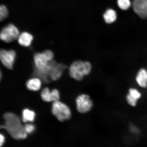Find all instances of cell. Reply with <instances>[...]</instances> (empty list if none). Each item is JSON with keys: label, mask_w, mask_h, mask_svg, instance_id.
Masks as SVG:
<instances>
[{"label": "cell", "mask_w": 147, "mask_h": 147, "mask_svg": "<svg viewBox=\"0 0 147 147\" xmlns=\"http://www.w3.org/2000/svg\"><path fill=\"white\" fill-rule=\"evenodd\" d=\"M3 117L5 123L1 126V128L4 129L14 139L20 140L26 138L27 134L19 117L13 113H7L3 115Z\"/></svg>", "instance_id": "obj_1"}, {"label": "cell", "mask_w": 147, "mask_h": 147, "mask_svg": "<svg viewBox=\"0 0 147 147\" xmlns=\"http://www.w3.org/2000/svg\"><path fill=\"white\" fill-rule=\"evenodd\" d=\"M92 70V65L88 61L80 60L74 62L69 68V76L78 81L83 80L84 77L89 75Z\"/></svg>", "instance_id": "obj_2"}, {"label": "cell", "mask_w": 147, "mask_h": 147, "mask_svg": "<svg viewBox=\"0 0 147 147\" xmlns=\"http://www.w3.org/2000/svg\"><path fill=\"white\" fill-rule=\"evenodd\" d=\"M52 113L57 119L61 122L69 120L71 116V110L69 107L59 100L53 102Z\"/></svg>", "instance_id": "obj_3"}, {"label": "cell", "mask_w": 147, "mask_h": 147, "mask_svg": "<svg viewBox=\"0 0 147 147\" xmlns=\"http://www.w3.org/2000/svg\"><path fill=\"white\" fill-rule=\"evenodd\" d=\"M75 102L77 111L82 114L89 113L94 106L93 102L90 96L86 93L78 95Z\"/></svg>", "instance_id": "obj_4"}, {"label": "cell", "mask_w": 147, "mask_h": 147, "mask_svg": "<svg viewBox=\"0 0 147 147\" xmlns=\"http://www.w3.org/2000/svg\"><path fill=\"white\" fill-rule=\"evenodd\" d=\"M20 34L18 28L13 24L10 23L1 29L0 37L2 41L9 43L18 39Z\"/></svg>", "instance_id": "obj_5"}, {"label": "cell", "mask_w": 147, "mask_h": 147, "mask_svg": "<svg viewBox=\"0 0 147 147\" xmlns=\"http://www.w3.org/2000/svg\"><path fill=\"white\" fill-rule=\"evenodd\" d=\"M16 57V51L13 49H1L0 51V59L1 63L7 69H13Z\"/></svg>", "instance_id": "obj_6"}, {"label": "cell", "mask_w": 147, "mask_h": 147, "mask_svg": "<svg viewBox=\"0 0 147 147\" xmlns=\"http://www.w3.org/2000/svg\"><path fill=\"white\" fill-rule=\"evenodd\" d=\"M51 69L49 74L51 82L59 80L64 71L67 68V66L62 63H58L54 60L51 61Z\"/></svg>", "instance_id": "obj_7"}, {"label": "cell", "mask_w": 147, "mask_h": 147, "mask_svg": "<svg viewBox=\"0 0 147 147\" xmlns=\"http://www.w3.org/2000/svg\"><path fill=\"white\" fill-rule=\"evenodd\" d=\"M132 5L134 12L140 17L147 18V0H133Z\"/></svg>", "instance_id": "obj_8"}, {"label": "cell", "mask_w": 147, "mask_h": 147, "mask_svg": "<svg viewBox=\"0 0 147 147\" xmlns=\"http://www.w3.org/2000/svg\"><path fill=\"white\" fill-rule=\"evenodd\" d=\"M141 96L142 94L138 90L135 88H130L126 95V100L129 105L135 107L137 106L138 101Z\"/></svg>", "instance_id": "obj_9"}, {"label": "cell", "mask_w": 147, "mask_h": 147, "mask_svg": "<svg viewBox=\"0 0 147 147\" xmlns=\"http://www.w3.org/2000/svg\"><path fill=\"white\" fill-rule=\"evenodd\" d=\"M41 95L42 100L46 102H55L60 100L59 93L57 89L51 92L48 88H45L42 91Z\"/></svg>", "instance_id": "obj_10"}, {"label": "cell", "mask_w": 147, "mask_h": 147, "mask_svg": "<svg viewBox=\"0 0 147 147\" xmlns=\"http://www.w3.org/2000/svg\"><path fill=\"white\" fill-rule=\"evenodd\" d=\"M33 39L34 37L32 34L28 32H24L20 34L17 40L20 45L28 47L30 46Z\"/></svg>", "instance_id": "obj_11"}, {"label": "cell", "mask_w": 147, "mask_h": 147, "mask_svg": "<svg viewBox=\"0 0 147 147\" xmlns=\"http://www.w3.org/2000/svg\"><path fill=\"white\" fill-rule=\"evenodd\" d=\"M136 82L140 87L145 89L147 87V70L141 69L138 71L136 77Z\"/></svg>", "instance_id": "obj_12"}, {"label": "cell", "mask_w": 147, "mask_h": 147, "mask_svg": "<svg viewBox=\"0 0 147 147\" xmlns=\"http://www.w3.org/2000/svg\"><path fill=\"white\" fill-rule=\"evenodd\" d=\"M42 81L36 77H34L27 81L26 85L28 89L30 90L36 91L39 90L41 86Z\"/></svg>", "instance_id": "obj_13"}, {"label": "cell", "mask_w": 147, "mask_h": 147, "mask_svg": "<svg viewBox=\"0 0 147 147\" xmlns=\"http://www.w3.org/2000/svg\"><path fill=\"white\" fill-rule=\"evenodd\" d=\"M117 13L115 10L112 9H107L103 15L105 21L106 23L111 24L117 19Z\"/></svg>", "instance_id": "obj_14"}, {"label": "cell", "mask_w": 147, "mask_h": 147, "mask_svg": "<svg viewBox=\"0 0 147 147\" xmlns=\"http://www.w3.org/2000/svg\"><path fill=\"white\" fill-rule=\"evenodd\" d=\"M36 114L34 112L28 109H25L22 112V120L24 122H33L34 120Z\"/></svg>", "instance_id": "obj_15"}, {"label": "cell", "mask_w": 147, "mask_h": 147, "mask_svg": "<svg viewBox=\"0 0 147 147\" xmlns=\"http://www.w3.org/2000/svg\"><path fill=\"white\" fill-rule=\"evenodd\" d=\"M117 4L119 8L123 10H128L131 5L130 0H117Z\"/></svg>", "instance_id": "obj_16"}, {"label": "cell", "mask_w": 147, "mask_h": 147, "mask_svg": "<svg viewBox=\"0 0 147 147\" xmlns=\"http://www.w3.org/2000/svg\"><path fill=\"white\" fill-rule=\"evenodd\" d=\"M8 11L6 6L4 5H1L0 6V20L3 21L8 17Z\"/></svg>", "instance_id": "obj_17"}, {"label": "cell", "mask_w": 147, "mask_h": 147, "mask_svg": "<svg viewBox=\"0 0 147 147\" xmlns=\"http://www.w3.org/2000/svg\"><path fill=\"white\" fill-rule=\"evenodd\" d=\"M42 53L46 59L49 62H50L54 60L53 59H54V55L52 51L47 49V50L44 51Z\"/></svg>", "instance_id": "obj_18"}, {"label": "cell", "mask_w": 147, "mask_h": 147, "mask_svg": "<svg viewBox=\"0 0 147 147\" xmlns=\"http://www.w3.org/2000/svg\"><path fill=\"white\" fill-rule=\"evenodd\" d=\"M24 127L26 133L27 134L32 133L35 129V127L34 125L32 124H27Z\"/></svg>", "instance_id": "obj_19"}, {"label": "cell", "mask_w": 147, "mask_h": 147, "mask_svg": "<svg viewBox=\"0 0 147 147\" xmlns=\"http://www.w3.org/2000/svg\"><path fill=\"white\" fill-rule=\"evenodd\" d=\"M5 141V138L3 134H0V146L1 147L4 144Z\"/></svg>", "instance_id": "obj_20"}, {"label": "cell", "mask_w": 147, "mask_h": 147, "mask_svg": "<svg viewBox=\"0 0 147 147\" xmlns=\"http://www.w3.org/2000/svg\"><path fill=\"white\" fill-rule=\"evenodd\" d=\"M131 131L133 132L134 133H139V130L138 128L132 125L130 127Z\"/></svg>", "instance_id": "obj_21"}]
</instances>
